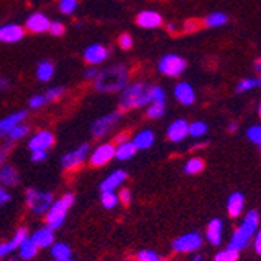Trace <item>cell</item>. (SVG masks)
Masks as SVG:
<instances>
[{"instance_id":"7dc6e473","label":"cell","mask_w":261,"mask_h":261,"mask_svg":"<svg viewBox=\"0 0 261 261\" xmlns=\"http://www.w3.org/2000/svg\"><path fill=\"white\" fill-rule=\"evenodd\" d=\"M47 160V150H36L32 152V161L33 163H44Z\"/></svg>"},{"instance_id":"8d00e7d4","label":"cell","mask_w":261,"mask_h":261,"mask_svg":"<svg viewBox=\"0 0 261 261\" xmlns=\"http://www.w3.org/2000/svg\"><path fill=\"white\" fill-rule=\"evenodd\" d=\"M240 258V252L238 250H233V249H225L216 253L215 261H238Z\"/></svg>"},{"instance_id":"db71d44e","label":"cell","mask_w":261,"mask_h":261,"mask_svg":"<svg viewBox=\"0 0 261 261\" xmlns=\"http://www.w3.org/2000/svg\"><path fill=\"white\" fill-rule=\"evenodd\" d=\"M253 67H255V70H256V72H258V74L261 75V58H258V60L255 61Z\"/></svg>"},{"instance_id":"6125c7cd","label":"cell","mask_w":261,"mask_h":261,"mask_svg":"<svg viewBox=\"0 0 261 261\" xmlns=\"http://www.w3.org/2000/svg\"><path fill=\"white\" fill-rule=\"evenodd\" d=\"M0 183H2V180H0Z\"/></svg>"},{"instance_id":"ba28073f","label":"cell","mask_w":261,"mask_h":261,"mask_svg":"<svg viewBox=\"0 0 261 261\" xmlns=\"http://www.w3.org/2000/svg\"><path fill=\"white\" fill-rule=\"evenodd\" d=\"M89 153H91V147H89L88 142H85V144L79 146L75 150L64 153L61 156V166H63L64 169H67V171L77 169L88 160Z\"/></svg>"},{"instance_id":"94428289","label":"cell","mask_w":261,"mask_h":261,"mask_svg":"<svg viewBox=\"0 0 261 261\" xmlns=\"http://www.w3.org/2000/svg\"><path fill=\"white\" fill-rule=\"evenodd\" d=\"M258 147H259V152H261V144H259V146H258Z\"/></svg>"},{"instance_id":"83f0119b","label":"cell","mask_w":261,"mask_h":261,"mask_svg":"<svg viewBox=\"0 0 261 261\" xmlns=\"http://www.w3.org/2000/svg\"><path fill=\"white\" fill-rule=\"evenodd\" d=\"M38 250H39V247L35 244V241L30 238V236H27V238L23 240V241L19 244V247H17L19 256H20L22 259H32V258H35V256L38 255Z\"/></svg>"},{"instance_id":"f5cc1de1","label":"cell","mask_w":261,"mask_h":261,"mask_svg":"<svg viewBox=\"0 0 261 261\" xmlns=\"http://www.w3.org/2000/svg\"><path fill=\"white\" fill-rule=\"evenodd\" d=\"M10 88V80H7L4 75H0V89H8Z\"/></svg>"},{"instance_id":"681fc988","label":"cell","mask_w":261,"mask_h":261,"mask_svg":"<svg viewBox=\"0 0 261 261\" xmlns=\"http://www.w3.org/2000/svg\"><path fill=\"white\" fill-rule=\"evenodd\" d=\"M10 200H11V194L7 191V189L0 188V208H2L4 205H7Z\"/></svg>"},{"instance_id":"6f0895ef","label":"cell","mask_w":261,"mask_h":261,"mask_svg":"<svg viewBox=\"0 0 261 261\" xmlns=\"http://www.w3.org/2000/svg\"><path fill=\"white\" fill-rule=\"evenodd\" d=\"M193 261H203V256H202V255H196V256L193 258Z\"/></svg>"},{"instance_id":"ee69618b","label":"cell","mask_w":261,"mask_h":261,"mask_svg":"<svg viewBox=\"0 0 261 261\" xmlns=\"http://www.w3.org/2000/svg\"><path fill=\"white\" fill-rule=\"evenodd\" d=\"M247 138L253 144L259 146L261 144V127L259 125H253L247 130Z\"/></svg>"},{"instance_id":"11a10c76","label":"cell","mask_w":261,"mask_h":261,"mask_svg":"<svg viewBox=\"0 0 261 261\" xmlns=\"http://www.w3.org/2000/svg\"><path fill=\"white\" fill-rule=\"evenodd\" d=\"M236 130H238V124H236V122H230V125H228V132H230V133H234Z\"/></svg>"},{"instance_id":"1f68e13d","label":"cell","mask_w":261,"mask_h":261,"mask_svg":"<svg viewBox=\"0 0 261 261\" xmlns=\"http://www.w3.org/2000/svg\"><path fill=\"white\" fill-rule=\"evenodd\" d=\"M227 20H228L227 14H224L221 11L211 13V14H208L205 17V25L206 27H222V25H225V23H227Z\"/></svg>"},{"instance_id":"4dcf8cb0","label":"cell","mask_w":261,"mask_h":261,"mask_svg":"<svg viewBox=\"0 0 261 261\" xmlns=\"http://www.w3.org/2000/svg\"><path fill=\"white\" fill-rule=\"evenodd\" d=\"M203 168H205L203 160H200V158H191V160L186 161L185 168H183V172L186 175H196V174L202 172Z\"/></svg>"},{"instance_id":"f6af8a7d","label":"cell","mask_w":261,"mask_h":261,"mask_svg":"<svg viewBox=\"0 0 261 261\" xmlns=\"http://www.w3.org/2000/svg\"><path fill=\"white\" fill-rule=\"evenodd\" d=\"M117 44H119V47L122 50H130L133 47V38L130 33H122L119 36V39H117Z\"/></svg>"},{"instance_id":"9c48e42d","label":"cell","mask_w":261,"mask_h":261,"mask_svg":"<svg viewBox=\"0 0 261 261\" xmlns=\"http://www.w3.org/2000/svg\"><path fill=\"white\" fill-rule=\"evenodd\" d=\"M202 244H203L202 236L197 231H189L186 234H181L180 238H177L172 243V249L178 253H188V252L199 250Z\"/></svg>"},{"instance_id":"91938a15","label":"cell","mask_w":261,"mask_h":261,"mask_svg":"<svg viewBox=\"0 0 261 261\" xmlns=\"http://www.w3.org/2000/svg\"><path fill=\"white\" fill-rule=\"evenodd\" d=\"M258 114H259V117H261V103H259V107H258Z\"/></svg>"},{"instance_id":"7a4b0ae2","label":"cell","mask_w":261,"mask_h":261,"mask_svg":"<svg viewBox=\"0 0 261 261\" xmlns=\"http://www.w3.org/2000/svg\"><path fill=\"white\" fill-rule=\"evenodd\" d=\"M150 103V86L144 82L128 83L119 96V110L122 113Z\"/></svg>"},{"instance_id":"60d3db41","label":"cell","mask_w":261,"mask_h":261,"mask_svg":"<svg viewBox=\"0 0 261 261\" xmlns=\"http://www.w3.org/2000/svg\"><path fill=\"white\" fill-rule=\"evenodd\" d=\"M64 92H66V89L63 86H54V88L47 89L44 94H45V97L49 102H55V100H58V99H61L64 96Z\"/></svg>"},{"instance_id":"7bdbcfd3","label":"cell","mask_w":261,"mask_h":261,"mask_svg":"<svg viewBox=\"0 0 261 261\" xmlns=\"http://www.w3.org/2000/svg\"><path fill=\"white\" fill-rule=\"evenodd\" d=\"M150 102H166V92L161 86H150Z\"/></svg>"},{"instance_id":"d4e9b609","label":"cell","mask_w":261,"mask_h":261,"mask_svg":"<svg viewBox=\"0 0 261 261\" xmlns=\"http://www.w3.org/2000/svg\"><path fill=\"white\" fill-rule=\"evenodd\" d=\"M0 180H2V183L5 186H17L19 181H20L17 169L11 164L0 166Z\"/></svg>"},{"instance_id":"3957f363","label":"cell","mask_w":261,"mask_h":261,"mask_svg":"<svg viewBox=\"0 0 261 261\" xmlns=\"http://www.w3.org/2000/svg\"><path fill=\"white\" fill-rule=\"evenodd\" d=\"M258 224H259V216L258 213L253 210V211H249L247 215L244 216L241 225L234 230L231 240H230V244L228 247L233 249V250H243L249 246V241L250 238H253L255 233H256V228H258Z\"/></svg>"},{"instance_id":"484cf974","label":"cell","mask_w":261,"mask_h":261,"mask_svg":"<svg viewBox=\"0 0 261 261\" xmlns=\"http://www.w3.org/2000/svg\"><path fill=\"white\" fill-rule=\"evenodd\" d=\"M54 74H55V66L52 61L49 60H42L38 63L36 66V79L42 83H47L54 79Z\"/></svg>"},{"instance_id":"680465c9","label":"cell","mask_w":261,"mask_h":261,"mask_svg":"<svg viewBox=\"0 0 261 261\" xmlns=\"http://www.w3.org/2000/svg\"><path fill=\"white\" fill-rule=\"evenodd\" d=\"M54 261H74L72 258H64V259H54Z\"/></svg>"},{"instance_id":"f546056e","label":"cell","mask_w":261,"mask_h":261,"mask_svg":"<svg viewBox=\"0 0 261 261\" xmlns=\"http://www.w3.org/2000/svg\"><path fill=\"white\" fill-rule=\"evenodd\" d=\"M50 253L54 259H64V258H72V250L64 243H54L50 246Z\"/></svg>"},{"instance_id":"b9f144b4","label":"cell","mask_w":261,"mask_h":261,"mask_svg":"<svg viewBox=\"0 0 261 261\" xmlns=\"http://www.w3.org/2000/svg\"><path fill=\"white\" fill-rule=\"evenodd\" d=\"M49 33L55 38H60L66 33V27H64V23L60 22V20H52L50 22V27H49Z\"/></svg>"},{"instance_id":"ac0fdd59","label":"cell","mask_w":261,"mask_h":261,"mask_svg":"<svg viewBox=\"0 0 261 261\" xmlns=\"http://www.w3.org/2000/svg\"><path fill=\"white\" fill-rule=\"evenodd\" d=\"M125 180H127V172L122 169H116L99 185V189H100V193L102 191H116Z\"/></svg>"},{"instance_id":"d6986e66","label":"cell","mask_w":261,"mask_h":261,"mask_svg":"<svg viewBox=\"0 0 261 261\" xmlns=\"http://www.w3.org/2000/svg\"><path fill=\"white\" fill-rule=\"evenodd\" d=\"M55 230H52L50 227H42L39 230H36L30 238L35 241V244L39 247V249H47V247H50L54 243H55Z\"/></svg>"},{"instance_id":"816d5d0a","label":"cell","mask_w":261,"mask_h":261,"mask_svg":"<svg viewBox=\"0 0 261 261\" xmlns=\"http://www.w3.org/2000/svg\"><path fill=\"white\" fill-rule=\"evenodd\" d=\"M255 241H253V247H255V252L258 253V255H261V228L255 233Z\"/></svg>"},{"instance_id":"4316f807","label":"cell","mask_w":261,"mask_h":261,"mask_svg":"<svg viewBox=\"0 0 261 261\" xmlns=\"http://www.w3.org/2000/svg\"><path fill=\"white\" fill-rule=\"evenodd\" d=\"M138 152L136 146L133 144V141H124V142H119V144L116 146V153H114V158L119 160V161H127L130 158L135 156V153Z\"/></svg>"},{"instance_id":"7402d4cb","label":"cell","mask_w":261,"mask_h":261,"mask_svg":"<svg viewBox=\"0 0 261 261\" xmlns=\"http://www.w3.org/2000/svg\"><path fill=\"white\" fill-rule=\"evenodd\" d=\"M206 240L211 246H219L222 243V221L211 219L206 227Z\"/></svg>"},{"instance_id":"d6a6232c","label":"cell","mask_w":261,"mask_h":261,"mask_svg":"<svg viewBox=\"0 0 261 261\" xmlns=\"http://www.w3.org/2000/svg\"><path fill=\"white\" fill-rule=\"evenodd\" d=\"M261 86V75L255 77V79H243L238 86H236V92H246V91H250V89H255V88H259Z\"/></svg>"},{"instance_id":"74e56055","label":"cell","mask_w":261,"mask_h":261,"mask_svg":"<svg viewBox=\"0 0 261 261\" xmlns=\"http://www.w3.org/2000/svg\"><path fill=\"white\" fill-rule=\"evenodd\" d=\"M206 132H208V127L205 122L197 121V122H193L191 125H189V135H191L193 138H202L206 135Z\"/></svg>"},{"instance_id":"30bf717a","label":"cell","mask_w":261,"mask_h":261,"mask_svg":"<svg viewBox=\"0 0 261 261\" xmlns=\"http://www.w3.org/2000/svg\"><path fill=\"white\" fill-rule=\"evenodd\" d=\"M114 153H116V146L111 144V142H103V144H99L89 153V163L94 168H100V166H105L114 158Z\"/></svg>"},{"instance_id":"277c9868","label":"cell","mask_w":261,"mask_h":261,"mask_svg":"<svg viewBox=\"0 0 261 261\" xmlns=\"http://www.w3.org/2000/svg\"><path fill=\"white\" fill-rule=\"evenodd\" d=\"M74 202H75V196L72 193H66L58 200H55L52 203V206L49 208V211L45 213L47 227H50L52 230L60 228L64 224V221L67 218V211L74 205Z\"/></svg>"},{"instance_id":"f907efd6","label":"cell","mask_w":261,"mask_h":261,"mask_svg":"<svg viewBox=\"0 0 261 261\" xmlns=\"http://www.w3.org/2000/svg\"><path fill=\"white\" fill-rule=\"evenodd\" d=\"M97 74H99V70L96 69V66H89L86 70H85V79L86 80H94L97 77Z\"/></svg>"},{"instance_id":"6da1fadb","label":"cell","mask_w":261,"mask_h":261,"mask_svg":"<svg viewBox=\"0 0 261 261\" xmlns=\"http://www.w3.org/2000/svg\"><path fill=\"white\" fill-rule=\"evenodd\" d=\"M130 80V72L124 64H113L99 70L97 77L94 79V88L99 92H121Z\"/></svg>"},{"instance_id":"cb8c5ba5","label":"cell","mask_w":261,"mask_h":261,"mask_svg":"<svg viewBox=\"0 0 261 261\" xmlns=\"http://www.w3.org/2000/svg\"><path fill=\"white\" fill-rule=\"evenodd\" d=\"M244 210V196L241 193H233L227 200V213L230 218H238Z\"/></svg>"},{"instance_id":"bcb514c9","label":"cell","mask_w":261,"mask_h":261,"mask_svg":"<svg viewBox=\"0 0 261 261\" xmlns=\"http://www.w3.org/2000/svg\"><path fill=\"white\" fill-rule=\"evenodd\" d=\"M13 147V144L5 141L4 146H0V166H4L8 160V155H10V149Z\"/></svg>"},{"instance_id":"4fadbf2b","label":"cell","mask_w":261,"mask_h":261,"mask_svg":"<svg viewBox=\"0 0 261 261\" xmlns=\"http://www.w3.org/2000/svg\"><path fill=\"white\" fill-rule=\"evenodd\" d=\"M25 38V29L19 23H5L0 25V42L14 44Z\"/></svg>"},{"instance_id":"ab89813d","label":"cell","mask_w":261,"mask_h":261,"mask_svg":"<svg viewBox=\"0 0 261 261\" xmlns=\"http://www.w3.org/2000/svg\"><path fill=\"white\" fill-rule=\"evenodd\" d=\"M45 103H49V100H47V97H45V94H35V96H32L29 99V108L30 110H39Z\"/></svg>"},{"instance_id":"9f6ffc18","label":"cell","mask_w":261,"mask_h":261,"mask_svg":"<svg viewBox=\"0 0 261 261\" xmlns=\"http://www.w3.org/2000/svg\"><path fill=\"white\" fill-rule=\"evenodd\" d=\"M116 141H117V144H119V142H124V141H127V135H125V133H121L119 136H117V139H116Z\"/></svg>"},{"instance_id":"603a6c76","label":"cell","mask_w":261,"mask_h":261,"mask_svg":"<svg viewBox=\"0 0 261 261\" xmlns=\"http://www.w3.org/2000/svg\"><path fill=\"white\" fill-rule=\"evenodd\" d=\"M133 144L136 146L138 150H146L150 149L155 142V133L152 130H141L135 135V138L132 139Z\"/></svg>"},{"instance_id":"c3c4849f","label":"cell","mask_w":261,"mask_h":261,"mask_svg":"<svg viewBox=\"0 0 261 261\" xmlns=\"http://www.w3.org/2000/svg\"><path fill=\"white\" fill-rule=\"evenodd\" d=\"M117 196H119V202H122L124 205H128L132 202V191H130V189H127V188L122 189V191Z\"/></svg>"},{"instance_id":"2e32d148","label":"cell","mask_w":261,"mask_h":261,"mask_svg":"<svg viewBox=\"0 0 261 261\" xmlns=\"http://www.w3.org/2000/svg\"><path fill=\"white\" fill-rule=\"evenodd\" d=\"M174 96L185 107L193 105L196 102V92H194L193 86L189 85V83H186V82H180V83L175 85V88H174Z\"/></svg>"},{"instance_id":"d590c367","label":"cell","mask_w":261,"mask_h":261,"mask_svg":"<svg viewBox=\"0 0 261 261\" xmlns=\"http://www.w3.org/2000/svg\"><path fill=\"white\" fill-rule=\"evenodd\" d=\"M77 8H79V0H60L58 4V10L66 16L74 14Z\"/></svg>"},{"instance_id":"5b68a950","label":"cell","mask_w":261,"mask_h":261,"mask_svg":"<svg viewBox=\"0 0 261 261\" xmlns=\"http://www.w3.org/2000/svg\"><path fill=\"white\" fill-rule=\"evenodd\" d=\"M25 199H27V206L30 208V211L36 216L45 215L49 208L54 203V196L52 193L47 191H38L35 188H29L25 193Z\"/></svg>"},{"instance_id":"8992f818","label":"cell","mask_w":261,"mask_h":261,"mask_svg":"<svg viewBox=\"0 0 261 261\" xmlns=\"http://www.w3.org/2000/svg\"><path fill=\"white\" fill-rule=\"evenodd\" d=\"M119 121H121V111H114V113H108L105 116H100L99 119H96L92 122L91 135L97 139H102L117 127Z\"/></svg>"},{"instance_id":"f1b7e54d","label":"cell","mask_w":261,"mask_h":261,"mask_svg":"<svg viewBox=\"0 0 261 261\" xmlns=\"http://www.w3.org/2000/svg\"><path fill=\"white\" fill-rule=\"evenodd\" d=\"M30 135V125H27V124H19V125H16L8 135H7V142H10V144H14V142H17V141H20V139H23V138H27Z\"/></svg>"},{"instance_id":"44dd1931","label":"cell","mask_w":261,"mask_h":261,"mask_svg":"<svg viewBox=\"0 0 261 261\" xmlns=\"http://www.w3.org/2000/svg\"><path fill=\"white\" fill-rule=\"evenodd\" d=\"M29 236V231L25 230V228H19L16 233H14V236L11 238V241H8V243H0V258H4V256H7L8 253H11L13 250H17V247H19V244L25 240Z\"/></svg>"},{"instance_id":"836d02e7","label":"cell","mask_w":261,"mask_h":261,"mask_svg":"<svg viewBox=\"0 0 261 261\" xmlns=\"http://www.w3.org/2000/svg\"><path fill=\"white\" fill-rule=\"evenodd\" d=\"M166 111V102H150L147 107V117L150 119H160L164 116Z\"/></svg>"},{"instance_id":"e575fe53","label":"cell","mask_w":261,"mask_h":261,"mask_svg":"<svg viewBox=\"0 0 261 261\" xmlns=\"http://www.w3.org/2000/svg\"><path fill=\"white\" fill-rule=\"evenodd\" d=\"M100 202L107 210H113L119 205V196H117L114 191H102Z\"/></svg>"},{"instance_id":"7c38bea8","label":"cell","mask_w":261,"mask_h":261,"mask_svg":"<svg viewBox=\"0 0 261 261\" xmlns=\"http://www.w3.org/2000/svg\"><path fill=\"white\" fill-rule=\"evenodd\" d=\"M55 144V136L49 130H39L29 139V149L32 152L47 150Z\"/></svg>"},{"instance_id":"e0dca14e","label":"cell","mask_w":261,"mask_h":261,"mask_svg":"<svg viewBox=\"0 0 261 261\" xmlns=\"http://www.w3.org/2000/svg\"><path fill=\"white\" fill-rule=\"evenodd\" d=\"M136 23L141 29H158L163 23V16L156 11L146 10V11H141L138 14Z\"/></svg>"},{"instance_id":"5bb4252c","label":"cell","mask_w":261,"mask_h":261,"mask_svg":"<svg viewBox=\"0 0 261 261\" xmlns=\"http://www.w3.org/2000/svg\"><path fill=\"white\" fill-rule=\"evenodd\" d=\"M50 22L52 20L44 13H33L25 20V30L30 33H35V35H41V33L49 32Z\"/></svg>"},{"instance_id":"52a82bcc","label":"cell","mask_w":261,"mask_h":261,"mask_svg":"<svg viewBox=\"0 0 261 261\" xmlns=\"http://www.w3.org/2000/svg\"><path fill=\"white\" fill-rule=\"evenodd\" d=\"M188 67V63L185 58L175 54L164 55L158 63V70L166 77H180Z\"/></svg>"},{"instance_id":"8fae6325","label":"cell","mask_w":261,"mask_h":261,"mask_svg":"<svg viewBox=\"0 0 261 261\" xmlns=\"http://www.w3.org/2000/svg\"><path fill=\"white\" fill-rule=\"evenodd\" d=\"M108 57H110V50L103 44H91L83 52V60L89 66H97L100 63H105L108 60Z\"/></svg>"},{"instance_id":"ffe728a7","label":"cell","mask_w":261,"mask_h":261,"mask_svg":"<svg viewBox=\"0 0 261 261\" xmlns=\"http://www.w3.org/2000/svg\"><path fill=\"white\" fill-rule=\"evenodd\" d=\"M189 135V125L185 119H175L168 127V138L172 142H181Z\"/></svg>"},{"instance_id":"f35d334b","label":"cell","mask_w":261,"mask_h":261,"mask_svg":"<svg viewBox=\"0 0 261 261\" xmlns=\"http://www.w3.org/2000/svg\"><path fill=\"white\" fill-rule=\"evenodd\" d=\"M136 259L138 261H166V259H161V256L153 252V250H149V249H144V250H139L136 253Z\"/></svg>"},{"instance_id":"9a60e30c","label":"cell","mask_w":261,"mask_h":261,"mask_svg":"<svg viewBox=\"0 0 261 261\" xmlns=\"http://www.w3.org/2000/svg\"><path fill=\"white\" fill-rule=\"evenodd\" d=\"M29 113L25 110H20L16 113H11L8 116H5L4 119H0V138H7V135L19 124H22L27 119Z\"/></svg>"}]
</instances>
